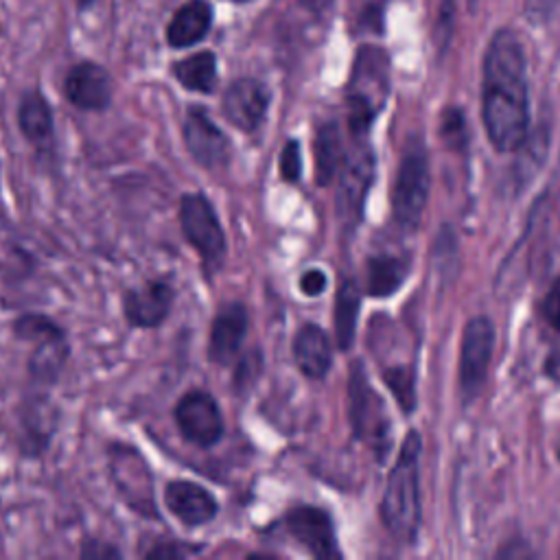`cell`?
Instances as JSON below:
<instances>
[{
	"instance_id": "38",
	"label": "cell",
	"mask_w": 560,
	"mask_h": 560,
	"mask_svg": "<svg viewBox=\"0 0 560 560\" xmlns=\"http://www.w3.org/2000/svg\"><path fill=\"white\" fill-rule=\"evenodd\" d=\"M302 4L313 13H324L332 4V0H302Z\"/></svg>"
},
{
	"instance_id": "15",
	"label": "cell",
	"mask_w": 560,
	"mask_h": 560,
	"mask_svg": "<svg viewBox=\"0 0 560 560\" xmlns=\"http://www.w3.org/2000/svg\"><path fill=\"white\" fill-rule=\"evenodd\" d=\"M494 330L490 319L472 317L462 335L459 350V389L464 398L475 396L488 376V365L492 359Z\"/></svg>"
},
{
	"instance_id": "13",
	"label": "cell",
	"mask_w": 560,
	"mask_h": 560,
	"mask_svg": "<svg viewBox=\"0 0 560 560\" xmlns=\"http://www.w3.org/2000/svg\"><path fill=\"white\" fill-rule=\"evenodd\" d=\"M271 92L256 77H238L221 94L223 118L243 133H256L269 112Z\"/></svg>"
},
{
	"instance_id": "39",
	"label": "cell",
	"mask_w": 560,
	"mask_h": 560,
	"mask_svg": "<svg viewBox=\"0 0 560 560\" xmlns=\"http://www.w3.org/2000/svg\"><path fill=\"white\" fill-rule=\"evenodd\" d=\"M92 2H94V0H77V7H79V9H88Z\"/></svg>"
},
{
	"instance_id": "1",
	"label": "cell",
	"mask_w": 560,
	"mask_h": 560,
	"mask_svg": "<svg viewBox=\"0 0 560 560\" xmlns=\"http://www.w3.org/2000/svg\"><path fill=\"white\" fill-rule=\"evenodd\" d=\"M481 114L486 133L499 151H514L527 138L525 55L518 37L508 28L497 31L486 48Z\"/></svg>"
},
{
	"instance_id": "19",
	"label": "cell",
	"mask_w": 560,
	"mask_h": 560,
	"mask_svg": "<svg viewBox=\"0 0 560 560\" xmlns=\"http://www.w3.org/2000/svg\"><path fill=\"white\" fill-rule=\"evenodd\" d=\"M18 127L22 138L42 155L55 149V116L48 98L39 90H26L18 105Z\"/></svg>"
},
{
	"instance_id": "20",
	"label": "cell",
	"mask_w": 560,
	"mask_h": 560,
	"mask_svg": "<svg viewBox=\"0 0 560 560\" xmlns=\"http://www.w3.org/2000/svg\"><path fill=\"white\" fill-rule=\"evenodd\" d=\"M33 350L26 359V372L31 385H55L70 359L68 335L48 337L31 343Z\"/></svg>"
},
{
	"instance_id": "17",
	"label": "cell",
	"mask_w": 560,
	"mask_h": 560,
	"mask_svg": "<svg viewBox=\"0 0 560 560\" xmlns=\"http://www.w3.org/2000/svg\"><path fill=\"white\" fill-rule=\"evenodd\" d=\"M166 510L188 529L212 523L221 510L217 497L201 483L190 479H171L164 486Z\"/></svg>"
},
{
	"instance_id": "29",
	"label": "cell",
	"mask_w": 560,
	"mask_h": 560,
	"mask_svg": "<svg viewBox=\"0 0 560 560\" xmlns=\"http://www.w3.org/2000/svg\"><path fill=\"white\" fill-rule=\"evenodd\" d=\"M302 149H300V142L295 138H289L278 155V173H280V179L287 182V184H298L300 177H302Z\"/></svg>"
},
{
	"instance_id": "14",
	"label": "cell",
	"mask_w": 560,
	"mask_h": 560,
	"mask_svg": "<svg viewBox=\"0 0 560 560\" xmlns=\"http://www.w3.org/2000/svg\"><path fill=\"white\" fill-rule=\"evenodd\" d=\"M249 330V311L241 300L223 302L210 324L206 357L217 368H230L243 352Z\"/></svg>"
},
{
	"instance_id": "11",
	"label": "cell",
	"mask_w": 560,
	"mask_h": 560,
	"mask_svg": "<svg viewBox=\"0 0 560 560\" xmlns=\"http://www.w3.org/2000/svg\"><path fill=\"white\" fill-rule=\"evenodd\" d=\"M282 527L313 558H319V560L341 558L335 523L324 508L306 505V503L293 505L282 516Z\"/></svg>"
},
{
	"instance_id": "28",
	"label": "cell",
	"mask_w": 560,
	"mask_h": 560,
	"mask_svg": "<svg viewBox=\"0 0 560 560\" xmlns=\"http://www.w3.org/2000/svg\"><path fill=\"white\" fill-rule=\"evenodd\" d=\"M383 378L394 394L396 402L402 411H411L416 407V387H413V372L407 365H394L383 372Z\"/></svg>"
},
{
	"instance_id": "33",
	"label": "cell",
	"mask_w": 560,
	"mask_h": 560,
	"mask_svg": "<svg viewBox=\"0 0 560 560\" xmlns=\"http://www.w3.org/2000/svg\"><path fill=\"white\" fill-rule=\"evenodd\" d=\"M455 26V7L453 0H442L438 9V22H435V39L440 48H446Z\"/></svg>"
},
{
	"instance_id": "2",
	"label": "cell",
	"mask_w": 560,
	"mask_h": 560,
	"mask_svg": "<svg viewBox=\"0 0 560 560\" xmlns=\"http://www.w3.org/2000/svg\"><path fill=\"white\" fill-rule=\"evenodd\" d=\"M418 457H420V435L409 431L400 455L387 477L381 518L387 532L400 542H411L420 525V486H418Z\"/></svg>"
},
{
	"instance_id": "37",
	"label": "cell",
	"mask_w": 560,
	"mask_h": 560,
	"mask_svg": "<svg viewBox=\"0 0 560 560\" xmlns=\"http://www.w3.org/2000/svg\"><path fill=\"white\" fill-rule=\"evenodd\" d=\"M545 372H547L549 378L560 383V343H556L553 350L549 352V357L545 361Z\"/></svg>"
},
{
	"instance_id": "30",
	"label": "cell",
	"mask_w": 560,
	"mask_h": 560,
	"mask_svg": "<svg viewBox=\"0 0 560 560\" xmlns=\"http://www.w3.org/2000/svg\"><path fill=\"white\" fill-rule=\"evenodd\" d=\"M203 551V545L197 542H182V540H162L155 542L149 551H144V558L149 560H175V558H188Z\"/></svg>"
},
{
	"instance_id": "18",
	"label": "cell",
	"mask_w": 560,
	"mask_h": 560,
	"mask_svg": "<svg viewBox=\"0 0 560 560\" xmlns=\"http://www.w3.org/2000/svg\"><path fill=\"white\" fill-rule=\"evenodd\" d=\"M291 357L302 376L311 381L326 378L332 365V343L328 332L313 322L302 324L293 335Z\"/></svg>"
},
{
	"instance_id": "9",
	"label": "cell",
	"mask_w": 560,
	"mask_h": 560,
	"mask_svg": "<svg viewBox=\"0 0 560 560\" xmlns=\"http://www.w3.org/2000/svg\"><path fill=\"white\" fill-rule=\"evenodd\" d=\"M182 138L192 162L210 173L225 171L232 162V142L228 133L210 118L201 105H190L182 120Z\"/></svg>"
},
{
	"instance_id": "27",
	"label": "cell",
	"mask_w": 560,
	"mask_h": 560,
	"mask_svg": "<svg viewBox=\"0 0 560 560\" xmlns=\"http://www.w3.org/2000/svg\"><path fill=\"white\" fill-rule=\"evenodd\" d=\"M265 370V359L260 348H249L245 352L238 354V359L234 361V372H232V389L236 394H245L249 392L256 381L260 378Z\"/></svg>"
},
{
	"instance_id": "24",
	"label": "cell",
	"mask_w": 560,
	"mask_h": 560,
	"mask_svg": "<svg viewBox=\"0 0 560 560\" xmlns=\"http://www.w3.org/2000/svg\"><path fill=\"white\" fill-rule=\"evenodd\" d=\"M359 308H361V289L354 282V278H343L335 293V308H332L335 341L339 350H350L354 341Z\"/></svg>"
},
{
	"instance_id": "21",
	"label": "cell",
	"mask_w": 560,
	"mask_h": 560,
	"mask_svg": "<svg viewBox=\"0 0 560 560\" xmlns=\"http://www.w3.org/2000/svg\"><path fill=\"white\" fill-rule=\"evenodd\" d=\"M212 26V7L206 0L184 2L166 26V42L171 48H188L201 42Z\"/></svg>"
},
{
	"instance_id": "4",
	"label": "cell",
	"mask_w": 560,
	"mask_h": 560,
	"mask_svg": "<svg viewBox=\"0 0 560 560\" xmlns=\"http://www.w3.org/2000/svg\"><path fill=\"white\" fill-rule=\"evenodd\" d=\"M179 230L199 258L201 273L208 282L223 269L228 256V238L212 201L203 192H186L177 208Z\"/></svg>"
},
{
	"instance_id": "36",
	"label": "cell",
	"mask_w": 560,
	"mask_h": 560,
	"mask_svg": "<svg viewBox=\"0 0 560 560\" xmlns=\"http://www.w3.org/2000/svg\"><path fill=\"white\" fill-rule=\"evenodd\" d=\"M542 317L551 328L560 330V278H556L542 300Z\"/></svg>"
},
{
	"instance_id": "40",
	"label": "cell",
	"mask_w": 560,
	"mask_h": 560,
	"mask_svg": "<svg viewBox=\"0 0 560 560\" xmlns=\"http://www.w3.org/2000/svg\"><path fill=\"white\" fill-rule=\"evenodd\" d=\"M468 4H470V7H472V4H475V0H468Z\"/></svg>"
},
{
	"instance_id": "32",
	"label": "cell",
	"mask_w": 560,
	"mask_h": 560,
	"mask_svg": "<svg viewBox=\"0 0 560 560\" xmlns=\"http://www.w3.org/2000/svg\"><path fill=\"white\" fill-rule=\"evenodd\" d=\"M79 556L83 560H114V558L118 560L122 558V551L114 542H107L101 538H85Z\"/></svg>"
},
{
	"instance_id": "25",
	"label": "cell",
	"mask_w": 560,
	"mask_h": 560,
	"mask_svg": "<svg viewBox=\"0 0 560 560\" xmlns=\"http://www.w3.org/2000/svg\"><path fill=\"white\" fill-rule=\"evenodd\" d=\"M407 276V265L402 258L378 254L365 265V291L372 298H387L400 289Z\"/></svg>"
},
{
	"instance_id": "8",
	"label": "cell",
	"mask_w": 560,
	"mask_h": 560,
	"mask_svg": "<svg viewBox=\"0 0 560 560\" xmlns=\"http://www.w3.org/2000/svg\"><path fill=\"white\" fill-rule=\"evenodd\" d=\"M107 464L112 481L129 510L147 518H158L160 512L153 494V472L140 451L125 442H112L107 446Z\"/></svg>"
},
{
	"instance_id": "5",
	"label": "cell",
	"mask_w": 560,
	"mask_h": 560,
	"mask_svg": "<svg viewBox=\"0 0 560 560\" xmlns=\"http://www.w3.org/2000/svg\"><path fill=\"white\" fill-rule=\"evenodd\" d=\"M429 199V160L422 138H409L394 179L392 210L398 228L411 232L420 225Z\"/></svg>"
},
{
	"instance_id": "7",
	"label": "cell",
	"mask_w": 560,
	"mask_h": 560,
	"mask_svg": "<svg viewBox=\"0 0 560 560\" xmlns=\"http://www.w3.org/2000/svg\"><path fill=\"white\" fill-rule=\"evenodd\" d=\"M374 179V153L365 138H354L337 175V219L343 232H354L363 217V203Z\"/></svg>"
},
{
	"instance_id": "3",
	"label": "cell",
	"mask_w": 560,
	"mask_h": 560,
	"mask_svg": "<svg viewBox=\"0 0 560 560\" xmlns=\"http://www.w3.org/2000/svg\"><path fill=\"white\" fill-rule=\"evenodd\" d=\"M389 90L387 55L381 48H361L350 72L346 103L352 138H365L372 120L383 109Z\"/></svg>"
},
{
	"instance_id": "22",
	"label": "cell",
	"mask_w": 560,
	"mask_h": 560,
	"mask_svg": "<svg viewBox=\"0 0 560 560\" xmlns=\"http://www.w3.org/2000/svg\"><path fill=\"white\" fill-rule=\"evenodd\" d=\"M313 158H315V184L317 186H330L346 158L343 138L339 131V125L328 120L317 127L315 140H313Z\"/></svg>"
},
{
	"instance_id": "41",
	"label": "cell",
	"mask_w": 560,
	"mask_h": 560,
	"mask_svg": "<svg viewBox=\"0 0 560 560\" xmlns=\"http://www.w3.org/2000/svg\"><path fill=\"white\" fill-rule=\"evenodd\" d=\"M558 457H560V455H558Z\"/></svg>"
},
{
	"instance_id": "12",
	"label": "cell",
	"mask_w": 560,
	"mask_h": 560,
	"mask_svg": "<svg viewBox=\"0 0 560 560\" xmlns=\"http://www.w3.org/2000/svg\"><path fill=\"white\" fill-rule=\"evenodd\" d=\"M175 304V287L168 278H149L140 287L122 291V317L129 328L151 330L160 328Z\"/></svg>"
},
{
	"instance_id": "31",
	"label": "cell",
	"mask_w": 560,
	"mask_h": 560,
	"mask_svg": "<svg viewBox=\"0 0 560 560\" xmlns=\"http://www.w3.org/2000/svg\"><path fill=\"white\" fill-rule=\"evenodd\" d=\"M440 127H442L444 140H446L451 147L459 149V147L464 144V140H466V129H464V116H462L459 109H446V112L442 114Z\"/></svg>"
},
{
	"instance_id": "16",
	"label": "cell",
	"mask_w": 560,
	"mask_h": 560,
	"mask_svg": "<svg viewBox=\"0 0 560 560\" xmlns=\"http://www.w3.org/2000/svg\"><path fill=\"white\" fill-rule=\"evenodd\" d=\"M66 101L81 112H105L114 98V81L105 66L79 61L63 77Z\"/></svg>"
},
{
	"instance_id": "34",
	"label": "cell",
	"mask_w": 560,
	"mask_h": 560,
	"mask_svg": "<svg viewBox=\"0 0 560 560\" xmlns=\"http://www.w3.org/2000/svg\"><path fill=\"white\" fill-rule=\"evenodd\" d=\"M558 9H560V0H525L523 2V13L534 24H542L551 20Z\"/></svg>"
},
{
	"instance_id": "6",
	"label": "cell",
	"mask_w": 560,
	"mask_h": 560,
	"mask_svg": "<svg viewBox=\"0 0 560 560\" xmlns=\"http://www.w3.org/2000/svg\"><path fill=\"white\" fill-rule=\"evenodd\" d=\"M348 416L357 440L365 442L378 457L389 451V418L381 396L370 385L361 361H354L348 376Z\"/></svg>"
},
{
	"instance_id": "35",
	"label": "cell",
	"mask_w": 560,
	"mask_h": 560,
	"mask_svg": "<svg viewBox=\"0 0 560 560\" xmlns=\"http://www.w3.org/2000/svg\"><path fill=\"white\" fill-rule=\"evenodd\" d=\"M326 284H328V278H326V273H324L322 269H317V267L306 269V271L300 276V280H298V287H300V291H302L306 298H317L319 293H324Z\"/></svg>"
},
{
	"instance_id": "23",
	"label": "cell",
	"mask_w": 560,
	"mask_h": 560,
	"mask_svg": "<svg viewBox=\"0 0 560 560\" xmlns=\"http://www.w3.org/2000/svg\"><path fill=\"white\" fill-rule=\"evenodd\" d=\"M171 74L188 92L212 94L217 88V55L212 50L192 52L184 59H177L171 66Z\"/></svg>"
},
{
	"instance_id": "26",
	"label": "cell",
	"mask_w": 560,
	"mask_h": 560,
	"mask_svg": "<svg viewBox=\"0 0 560 560\" xmlns=\"http://www.w3.org/2000/svg\"><path fill=\"white\" fill-rule=\"evenodd\" d=\"M11 332L18 341H26V343H35L48 337H57V335H66V328L55 322L50 315L46 313H37V311H26L20 313L13 324H11Z\"/></svg>"
},
{
	"instance_id": "10",
	"label": "cell",
	"mask_w": 560,
	"mask_h": 560,
	"mask_svg": "<svg viewBox=\"0 0 560 560\" xmlns=\"http://www.w3.org/2000/svg\"><path fill=\"white\" fill-rule=\"evenodd\" d=\"M173 418L179 435L197 448H212L225 435L223 411L206 389L184 392L175 402Z\"/></svg>"
}]
</instances>
